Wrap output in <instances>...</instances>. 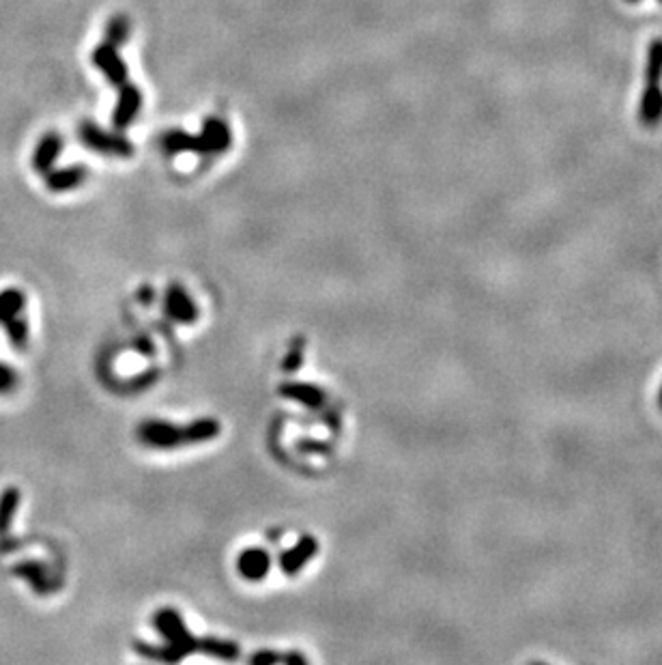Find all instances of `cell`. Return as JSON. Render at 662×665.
I'll return each instance as SVG.
<instances>
[{"label":"cell","instance_id":"6da1fadb","mask_svg":"<svg viewBox=\"0 0 662 665\" xmlns=\"http://www.w3.org/2000/svg\"><path fill=\"white\" fill-rule=\"evenodd\" d=\"M153 626L159 631V635L164 637V646H148L145 642H136V652L138 655L147 659H157V661H168L176 663L181 659H185L192 652H198L201 640H196L190 634L181 614L173 607H164L153 616Z\"/></svg>","mask_w":662,"mask_h":665},{"label":"cell","instance_id":"7a4b0ae2","mask_svg":"<svg viewBox=\"0 0 662 665\" xmlns=\"http://www.w3.org/2000/svg\"><path fill=\"white\" fill-rule=\"evenodd\" d=\"M80 140L85 142L88 149L103 153V156L114 157H131L134 156V145L125 139L123 134H114V131L102 130L99 125L85 121L80 125Z\"/></svg>","mask_w":662,"mask_h":665},{"label":"cell","instance_id":"3957f363","mask_svg":"<svg viewBox=\"0 0 662 665\" xmlns=\"http://www.w3.org/2000/svg\"><path fill=\"white\" fill-rule=\"evenodd\" d=\"M138 439H140L145 446L159 448V450H170L179 448L190 444L187 437V427L181 428L173 425V422L166 420H147L138 427Z\"/></svg>","mask_w":662,"mask_h":665},{"label":"cell","instance_id":"277c9868","mask_svg":"<svg viewBox=\"0 0 662 665\" xmlns=\"http://www.w3.org/2000/svg\"><path fill=\"white\" fill-rule=\"evenodd\" d=\"M93 63H95V67L102 71L114 86H123L127 82V65L123 63V58L119 57L117 48H114L112 43L103 41L102 46H97L95 52H93Z\"/></svg>","mask_w":662,"mask_h":665},{"label":"cell","instance_id":"5b68a950","mask_svg":"<svg viewBox=\"0 0 662 665\" xmlns=\"http://www.w3.org/2000/svg\"><path fill=\"white\" fill-rule=\"evenodd\" d=\"M119 102L114 106V114H112V123L117 130H127L131 123H134L136 114L140 112L142 108V93L138 86L130 85L125 82L123 86H119Z\"/></svg>","mask_w":662,"mask_h":665},{"label":"cell","instance_id":"8992f818","mask_svg":"<svg viewBox=\"0 0 662 665\" xmlns=\"http://www.w3.org/2000/svg\"><path fill=\"white\" fill-rule=\"evenodd\" d=\"M164 310L166 315L179 323H194L198 319V308L194 300L185 293V289L181 284H170L168 291H166Z\"/></svg>","mask_w":662,"mask_h":665},{"label":"cell","instance_id":"52a82bcc","mask_svg":"<svg viewBox=\"0 0 662 665\" xmlns=\"http://www.w3.org/2000/svg\"><path fill=\"white\" fill-rule=\"evenodd\" d=\"M162 149L168 156H179V153H198V156H209L207 142L202 136H192L183 130H168L162 136Z\"/></svg>","mask_w":662,"mask_h":665},{"label":"cell","instance_id":"ba28073f","mask_svg":"<svg viewBox=\"0 0 662 665\" xmlns=\"http://www.w3.org/2000/svg\"><path fill=\"white\" fill-rule=\"evenodd\" d=\"M13 573L22 577L24 581H29V586L40 595H49L52 590H57L58 584L52 580L49 571L37 560H24V562L13 566Z\"/></svg>","mask_w":662,"mask_h":665},{"label":"cell","instance_id":"9c48e42d","mask_svg":"<svg viewBox=\"0 0 662 665\" xmlns=\"http://www.w3.org/2000/svg\"><path fill=\"white\" fill-rule=\"evenodd\" d=\"M272 569V558L264 549H246L237 558V571L247 581H261Z\"/></svg>","mask_w":662,"mask_h":665},{"label":"cell","instance_id":"30bf717a","mask_svg":"<svg viewBox=\"0 0 662 665\" xmlns=\"http://www.w3.org/2000/svg\"><path fill=\"white\" fill-rule=\"evenodd\" d=\"M60 153H63V139H60L57 131H49V134L37 142L35 153H32V168H35V173L48 175L54 168V164H57Z\"/></svg>","mask_w":662,"mask_h":665},{"label":"cell","instance_id":"8fae6325","mask_svg":"<svg viewBox=\"0 0 662 665\" xmlns=\"http://www.w3.org/2000/svg\"><path fill=\"white\" fill-rule=\"evenodd\" d=\"M317 552H318L317 538L303 536L295 547L282 553V558H280V566H282V571L286 575H295L308 564V560L317 556Z\"/></svg>","mask_w":662,"mask_h":665},{"label":"cell","instance_id":"7c38bea8","mask_svg":"<svg viewBox=\"0 0 662 665\" xmlns=\"http://www.w3.org/2000/svg\"><path fill=\"white\" fill-rule=\"evenodd\" d=\"M201 136L207 142L209 156L228 151L230 142H233V134H230L228 123H226V121H222L219 117L207 119L205 123H202V134Z\"/></svg>","mask_w":662,"mask_h":665},{"label":"cell","instance_id":"4fadbf2b","mask_svg":"<svg viewBox=\"0 0 662 665\" xmlns=\"http://www.w3.org/2000/svg\"><path fill=\"white\" fill-rule=\"evenodd\" d=\"M86 168L82 164H76V166L69 168H58V170H49L46 175V185L49 192H69L80 188L86 179Z\"/></svg>","mask_w":662,"mask_h":665},{"label":"cell","instance_id":"5bb4252c","mask_svg":"<svg viewBox=\"0 0 662 665\" xmlns=\"http://www.w3.org/2000/svg\"><path fill=\"white\" fill-rule=\"evenodd\" d=\"M280 394L284 399L297 400V403H303L306 408L318 409L323 405L325 394L323 390L318 386H312V383H282L280 386Z\"/></svg>","mask_w":662,"mask_h":665},{"label":"cell","instance_id":"9a60e30c","mask_svg":"<svg viewBox=\"0 0 662 665\" xmlns=\"http://www.w3.org/2000/svg\"><path fill=\"white\" fill-rule=\"evenodd\" d=\"M22 502V491L18 487H7L0 493V536L9 532L11 521H13L15 513H18Z\"/></svg>","mask_w":662,"mask_h":665},{"label":"cell","instance_id":"2e32d148","mask_svg":"<svg viewBox=\"0 0 662 665\" xmlns=\"http://www.w3.org/2000/svg\"><path fill=\"white\" fill-rule=\"evenodd\" d=\"M198 652H205L209 657L215 659H224V661H235L239 659V644L230 640H218V637H205L201 640V646H198Z\"/></svg>","mask_w":662,"mask_h":665},{"label":"cell","instance_id":"e0dca14e","mask_svg":"<svg viewBox=\"0 0 662 665\" xmlns=\"http://www.w3.org/2000/svg\"><path fill=\"white\" fill-rule=\"evenodd\" d=\"M26 308V295L22 289L9 287L0 291V323L9 321V319L22 315Z\"/></svg>","mask_w":662,"mask_h":665},{"label":"cell","instance_id":"ac0fdd59","mask_svg":"<svg viewBox=\"0 0 662 665\" xmlns=\"http://www.w3.org/2000/svg\"><path fill=\"white\" fill-rule=\"evenodd\" d=\"M219 431H222V427L215 418H201V420H194L187 427V437H190V444H202L218 437Z\"/></svg>","mask_w":662,"mask_h":665},{"label":"cell","instance_id":"d6986e66","mask_svg":"<svg viewBox=\"0 0 662 665\" xmlns=\"http://www.w3.org/2000/svg\"><path fill=\"white\" fill-rule=\"evenodd\" d=\"M4 329H7V337L11 340V345H13L15 349H26V345H29V323H26V319L18 315L13 319H9V321L3 323Z\"/></svg>","mask_w":662,"mask_h":665},{"label":"cell","instance_id":"ffe728a7","mask_svg":"<svg viewBox=\"0 0 662 665\" xmlns=\"http://www.w3.org/2000/svg\"><path fill=\"white\" fill-rule=\"evenodd\" d=\"M130 35H131V24H130V20L125 18V15H117V18H112L108 22L106 41L112 43L114 48H119V46H123V43H127Z\"/></svg>","mask_w":662,"mask_h":665},{"label":"cell","instance_id":"44dd1931","mask_svg":"<svg viewBox=\"0 0 662 665\" xmlns=\"http://www.w3.org/2000/svg\"><path fill=\"white\" fill-rule=\"evenodd\" d=\"M301 364H303V340L297 338L295 343H292L289 354H286V358L282 362V368L286 373H295V371H300Z\"/></svg>","mask_w":662,"mask_h":665},{"label":"cell","instance_id":"7402d4cb","mask_svg":"<svg viewBox=\"0 0 662 665\" xmlns=\"http://www.w3.org/2000/svg\"><path fill=\"white\" fill-rule=\"evenodd\" d=\"M15 388H18V373L0 362V394H11Z\"/></svg>","mask_w":662,"mask_h":665},{"label":"cell","instance_id":"603a6c76","mask_svg":"<svg viewBox=\"0 0 662 665\" xmlns=\"http://www.w3.org/2000/svg\"><path fill=\"white\" fill-rule=\"evenodd\" d=\"M278 661H282V655H278V652H272V651L256 652V655L250 657L252 665H272V663H278Z\"/></svg>","mask_w":662,"mask_h":665},{"label":"cell","instance_id":"cb8c5ba5","mask_svg":"<svg viewBox=\"0 0 662 665\" xmlns=\"http://www.w3.org/2000/svg\"><path fill=\"white\" fill-rule=\"evenodd\" d=\"M300 450H306V453H323V450H327V446L325 444H312L310 439H303V442L300 444Z\"/></svg>","mask_w":662,"mask_h":665},{"label":"cell","instance_id":"d4e9b609","mask_svg":"<svg viewBox=\"0 0 662 665\" xmlns=\"http://www.w3.org/2000/svg\"><path fill=\"white\" fill-rule=\"evenodd\" d=\"M282 661L284 663H306L308 659L303 657V655H297V652H292V655H284Z\"/></svg>","mask_w":662,"mask_h":665},{"label":"cell","instance_id":"484cf974","mask_svg":"<svg viewBox=\"0 0 662 665\" xmlns=\"http://www.w3.org/2000/svg\"><path fill=\"white\" fill-rule=\"evenodd\" d=\"M136 347H138V349H142V354H151V351H153V345L148 343V338H145V337H142L140 340H138Z\"/></svg>","mask_w":662,"mask_h":665},{"label":"cell","instance_id":"4316f807","mask_svg":"<svg viewBox=\"0 0 662 665\" xmlns=\"http://www.w3.org/2000/svg\"><path fill=\"white\" fill-rule=\"evenodd\" d=\"M138 295H140V300L145 301V304H148V301H151L153 291H151V287H148V284H145V287H142V291H140V293H138Z\"/></svg>","mask_w":662,"mask_h":665},{"label":"cell","instance_id":"83f0119b","mask_svg":"<svg viewBox=\"0 0 662 665\" xmlns=\"http://www.w3.org/2000/svg\"><path fill=\"white\" fill-rule=\"evenodd\" d=\"M660 405H662V392H660Z\"/></svg>","mask_w":662,"mask_h":665}]
</instances>
